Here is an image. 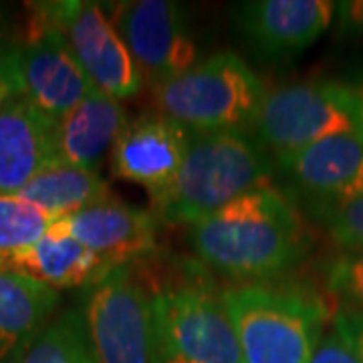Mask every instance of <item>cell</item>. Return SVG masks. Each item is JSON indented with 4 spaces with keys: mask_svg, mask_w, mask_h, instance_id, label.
<instances>
[{
    "mask_svg": "<svg viewBox=\"0 0 363 363\" xmlns=\"http://www.w3.org/2000/svg\"><path fill=\"white\" fill-rule=\"evenodd\" d=\"M188 240L212 271L242 281L279 277L307 252L301 216L271 186L240 196L188 226Z\"/></svg>",
    "mask_w": 363,
    "mask_h": 363,
    "instance_id": "cell-1",
    "label": "cell"
},
{
    "mask_svg": "<svg viewBox=\"0 0 363 363\" xmlns=\"http://www.w3.org/2000/svg\"><path fill=\"white\" fill-rule=\"evenodd\" d=\"M267 150L247 131L192 133L178 174L150 196L152 214L169 226H192L236 198L269 186Z\"/></svg>",
    "mask_w": 363,
    "mask_h": 363,
    "instance_id": "cell-2",
    "label": "cell"
},
{
    "mask_svg": "<svg viewBox=\"0 0 363 363\" xmlns=\"http://www.w3.org/2000/svg\"><path fill=\"white\" fill-rule=\"evenodd\" d=\"M222 303L234 325L242 363H311L321 337L323 305L293 289H226Z\"/></svg>",
    "mask_w": 363,
    "mask_h": 363,
    "instance_id": "cell-3",
    "label": "cell"
},
{
    "mask_svg": "<svg viewBox=\"0 0 363 363\" xmlns=\"http://www.w3.org/2000/svg\"><path fill=\"white\" fill-rule=\"evenodd\" d=\"M152 89L160 113L192 133L247 131L267 93L257 73L234 52H218Z\"/></svg>",
    "mask_w": 363,
    "mask_h": 363,
    "instance_id": "cell-4",
    "label": "cell"
},
{
    "mask_svg": "<svg viewBox=\"0 0 363 363\" xmlns=\"http://www.w3.org/2000/svg\"><path fill=\"white\" fill-rule=\"evenodd\" d=\"M154 363H242L222 297L204 286H176L152 297Z\"/></svg>",
    "mask_w": 363,
    "mask_h": 363,
    "instance_id": "cell-5",
    "label": "cell"
},
{
    "mask_svg": "<svg viewBox=\"0 0 363 363\" xmlns=\"http://www.w3.org/2000/svg\"><path fill=\"white\" fill-rule=\"evenodd\" d=\"M264 150L277 160L329 135L353 131L351 87L335 81H305L267 91L255 119Z\"/></svg>",
    "mask_w": 363,
    "mask_h": 363,
    "instance_id": "cell-6",
    "label": "cell"
},
{
    "mask_svg": "<svg viewBox=\"0 0 363 363\" xmlns=\"http://www.w3.org/2000/svg\"><path fill=\"white\" fill-rule=\"evenodd\" d=\"M30 11L63 35L95 89L117 101L142 89V73L99 2H35Z\"/></svg>",
    "mask_w": 363,
    "mask_h": 363,
    "instance_id": "cell-7",
    "label": "cell"
},
{
    "mask_svg": "<svg viewBox=\"0 0 363 363\" xmlns=\"http://www.w3.org/2000/svg\"><path fill=\"white\" fill-rule=\"evenodd\" d=\"M83 323L97 363H154L152 298L131 267H116L93 285Z\"/></svg>",
    "mask_w": 363,
    "mask_h": 363,
    "instance_id": "cell-8",
    "label": "cell"
},
{
    "mask_svg": "<svg viewBox=\"0 0 363 363\" xmlns=\"http://www.w3.org/2000/svg\"><path fill=\"white\" fill-rule=\"evenodd\" d=\"M11 69L16 97L52 119L69 113L95 89L63 35L35 14L26 39L11 45Z\"/></svg>",
    "mask_w": 363,
    "mask_h": 363,
    "instance_id": "cell-9",
    "label": "cell"
},
{
    "mask_svg": "<svg viewBox=\"0 0 363 363\" xmlns=\"http://www.w3.org/2000/svg\"><path fill=\"white\" fill-rule=\"evenodd\" d=\"M109 18L142 77L147 79L152 87L178 77L198 63V49L178 2H117Z\"/></svg>",
    "mask_w": 363,
    "mask_h": 363,
    "instance_id": "cell-10",
    "label": "cell"
},
{
    "mask_svg": "<svg viewBox=\"0 0 363 363\" xmlns=\"http://www.w3.org/2000/svg\"><path fill=\"white\" fill-rule=\"evenodd\" d=\"M190 138L192 131L160 111L128 121L111 150L113 174L156 194L178 174Z\"/></svg>",
    "mask_w": 363,
    "mask_h": 363,
    "instance_id": "cell-11",
    "label": "cell"
},
{
    "mask_svg": "<svg viewBox=\"0 0 363 363\" xmlns=\"http://www.w3.org/2000/svg\"><path fill=\"white\" fill-rule=\"evenodd\" d=\"M245 39L271 59L309 49L329 28L335 2L329 0H247L233 9Z\"/></svg>",
    "mask_w": 363,
    "mask_h": 363,
    "instance_id": "cell-12",
    "label": "cell"
},
{
    "mask_svg": "<svg viewBox=\"0 0 363 363\" xmlns=\"http://www.w3.org/2000/svg\"><path fill=\"white\" fill-rule=\"evenodd\" d=\"M61 226L111 269L131 267L156 250L157 218L152 210L105 200L61 218Z\"/></svg>",
    "mask_w": 363,
    "mask_h": 363,
    "instance_id": "cell-13",
    "label": "cell"
},
{
    "mask_svg": "<svg viewBox=\"0 0 363 363\" xmlns=\"http://www.w3.org/2000/svg\"><path fill=\"white\" fill-rule=\"evenodd\" d=\"M55 121L23 97H11L0 109V196H16L57 164Z\"/></svg>",
    "mask_w": 363,
    "mask_h": 363,
    "instance_id": "cell-14",
    "label": "cell"
},
{
    "mask_svg": "<svg viewBox=\"0 0 363 363\" xmlns=\"http://www.w3.org/2000/svg\"><path fill=\"white\" fill-rule=\"evenodd\" d=\"M277 162L319 202L363 194V140L357 130L329 135Z\"/></svg>",
    "mask_w": 363,
    "mask_h": 363,
    "instance_id": "cell-15",
    "label": "cell"
},
{
    "mask_svg": "<svg viewBox=\"0 0 363 363\" xmlns=\"http://www.w3.org/2000/svg\"><path fill=\"white\" fill-rule=\"evenodd\" d=\"M125 125L128 116L121 104L93 89L81 104L55 121L57 162L97 172Z\"/></svg>",
    "mask_w": 363,
    "mask_h": 363,
    "instance_id": "cell-16",
    "label": "cell"
},
{
    "mask_svg": "<svg viewBox=\"0 0 363 363\" xmlns=\"http://www.w3.org/2000/svg\"><path fill=\"white\" fill-rule=\"evenodd\" d=\"M6 271L23 272L61 291L79 286L91 289L111 271V267L73 238L61 222L55 220L35 245L13 257Z\"/></svg>",
    "mask_w": 363,
    "mask_h": 363,
    "instance_id": "cell-17",
    "label": "cell"
},
{
    "mask_svg": "<svg viewBox=\"0 0 363 363\" xmlns=\"http://www.w3.org/2000/svg\"><path fill=\"white\" fill-rule=\"evenodd\" d=\"M59 291L23 272L0 271V363H13L52 319Z\"/></svg>",
    "mask_w": 363,
    "mask_h": 363,
    "instance_id": "cell-18",
    "label": "cell"
},
{
    "mask_svg": "<svg viewBox=\"0 0 363 363\" xmlns=\"http://www.w3.org/2000/svg\"><path fill=\"white\" fill-rule=\"evenodd\" d=\"M16 196L49 214L52 220H61L109 200L111 192L107 182L95 169L57 162L37 174Z\"/></svg>",
    "mask_w": 363,
    "mask_h": 363,
    "instance_id": "cell-19",
    "label": "cell"
},
{
    "mask_svg": "<svg viewBox=\"0 0 363 363\" xmlns=\"http://www.w3.org/2000/svg\"><path fill=\"white\" fill-rule=\"evenodd\" d=\"M13 363H97L87 339L83 313L69 309L51 319Z\"/></svg>",
    "mask_w": 363,
    "mask_h": 363,
    "instance_id": "cell-20",
    "label": "cell"
},
{
    "mask_svg": "<svg viewBox=\"0 0 363 363\" xmlns=\"http://www.w3.org/2000/svg\"><path fill=\"white\" fill-rule=\"evenodd\" d=\"M52 218L18 196H0V271L49 230Z\"/></svg>",
    "mask_w": 363,
    "mask_h": 363,
    "instance_id": "cell-21",
    "label": "cell"
},
{
    "mask_svg": "<svg viewBox=\"0 0 363 363\" xmlns=\"http://www.w3.org/2000/svg\"><path fill=\"white\" fill-rule=\"evenodd\" d=\"M321 216L339 247L363 252V194L321 202Z\"/></svg>",
    "mask_w": 363,
    "mask_h": 363,
    "instance_id": "cell-22",
    "label": "cell"
},
{
    "mask_svg": "<svg viewBox=\"0 0 363 363\" xmlns=\"http://www.w3.org/2000/svg\"><path fill=\"white\" fill-rule=\"evenodd\" d=\"M327 286L345 309L363 311V252H347L331 260Z\"/></svg>",
    "mask_w": 363,
    "mask_h": 363,
    "instance_id": "cell-23",
    "label": "cell"
},
{
    "mask_svg": "<svg viewBox=\"0 0 363 363\" xmlns=\"http://www.w3.org/2000/svg\"><path fill=\"white\" fill-rule=\"evenodd\" d=\"M311 363H363L359 351L333 327V331L323 333L313 347Z\"/></svg>",
    "mask_w": 363,
    "mask_h": 363,
    "instance_id": "cell-24",
    "label": "cell"
},
{
    "mask_svg": "<svg viewBox=\"0 0 363 363\" xmlns=\"http://www.w3.org/2000/svg\"><path fill=\"white\" fill-rule=\"evenodd\" d=\"M333 327L350 341L363 357V311L341 307L333 317Z\"/></svg>",
    "mask_w": 363,
    "mask_h": 363,
    "instance_id": "cell-25",
    "label": "cell"
},
{
    "mask_svg": "<svg viewBox=\"0 0 363 363\" xmlns=\"http://www.w3.org/2000/svg\"><path fill=\"white\" fill-rule=\"evenodd\" d=\"M341 30L350 35H363V0H347L335 4Z\"/></svg>",
    "mask_w": 363,
    "mask_h": 363,
    "instance_id": "cell-26",
    "label": "cell"
},
{
    "mask_svg": "<svg viewBox=\"0 0 363 363\" xmlns=\"http://www.w3.org/2000/svg\"><path fill=\"white\" fill-rule=\"evenodd\" d=\"M11 97H16L11 69V45H0V109Z\"/></svg>",
    "mask_w": 363,
    "mask_h": 363,
    "instance_id": "cell-27",
    "label": "cell"
},
{
    "mask_svg": "<svg viewBox=\"0 0 363 363\" xmlns=\"http://www.w3.org/2000/svg\"><path fill=\"white\" fill-rule=\"evenodd\" d=\"M351 116H353V125L363 140V85L351 89Z\"/></svg>",
    "mask_w": 363,
    "mask_h": 363,
    "instance_id": "cell-28",
    "label": "cell"
}]
</instances>
